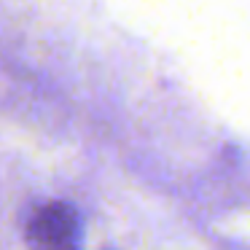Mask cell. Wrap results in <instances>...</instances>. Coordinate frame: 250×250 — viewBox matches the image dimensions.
Listing matches in <instances>:
<instances>
[{"instance_id":"obj_1","label":"cell","mask_w":250,"mask_h":250,"mask_svg":"<svg viewBox=\"0 0 250 250\" xmlns=\"http://www.w3.org/2000/svg\"><path fill=\"white\" fill-rule=\"evenodd\" d=\"M27 242L33 250H78V215L65 202L38 207L27 221Z\"/></svg>"}]
</instances>
